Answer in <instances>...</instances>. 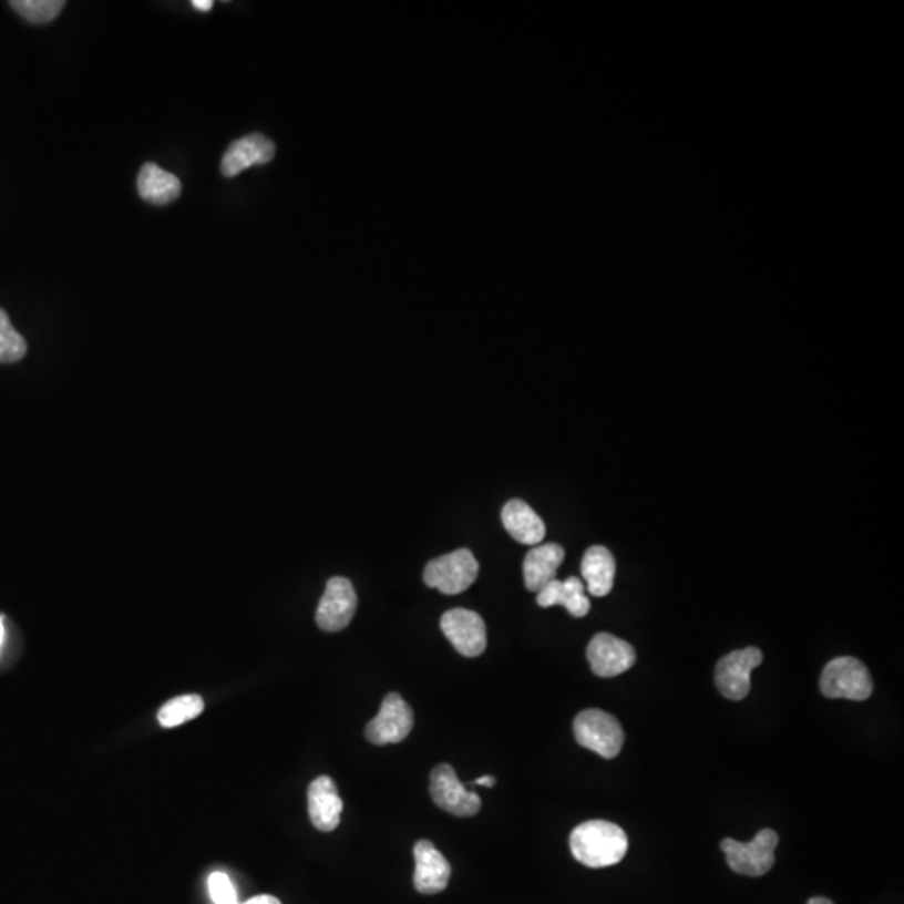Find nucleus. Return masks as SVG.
<instances>
[{
    "label": "nucleus",
    "instance_id": "aec40b11",
    "mask_svg": "<svg viewBox=\"0 0 904 904\" xmlns=\"http://www.w3.org/2000/svg\"><path fill=\"white\" fill-rule=\"evenodd\" d=\"M203 709H205V702L199 696L176 697L160 710V726L165 727V729L182 726L188 720L196 719L203 712Z\"/></svg>",
    "mask_w": 904,
    "mask_h": 904
},
{
    "label": "nucleus",
    "instance_id": "39448f33",
    "mask_svg": "<svg viewBox=\"0 0 904 904\" xmlns=\"http://www.w3.org/2000/svg\"><path fill=\"white\" fill-rule=\"evenodd\" d=\"M480 575V563L468 548L439 556L425 565L424 582L444 595L466 592Z\"/></svg>",
    "mask_w": 904,
    "mask_h": 904
},
{
    "label": "nucleus",
    "instance_id": "6e6552de",
    "mask_svg": "<svg viewBox=\"0 0 904 904\" xmlns=\"http://www.w3.org/2000/svg\"><path fill=\"white\" fill-rule=\"evenodd\" d=\"M764 660L759 648L747 647L742 650L730 651L720 658L716 668V684L719 692L726 699L742 700L750 692V674Z\"/></svg>",
    "mask_w": 904,
    "mask_h": 904
},
{
    "label": "nucleus",
    "instance_id": "b1692460",
    "mask_svg": "<svg viewBox=\"0 0 904 904\" xmlns=\"http://www.w3.org/2000/svg\"><path fill=\"white\" fill-rule=\"evenodd\" d=\"M240 904H281L280 901L277 900L275 896H270V894H260V896L251 897V900L245 901V903Z\"/></svg>",
    "mask_w": 904,
    "mask_h": 904
},
{
    "label": "nucleus",
    "instance_id": "f03ea898",
    "mask_svg": "<svg viewBox=\"0 0 904 904\" xmlns=\"http://www.w3.org/2000/svg\"><path fill=\"white\" fill-rule=\"evenodd\" d=\"M819 687L822 696L828 699L863 702L873 694V678L863 661L853 657H840L825 665Z\"/></svg>",
    "mask_w": 904,
    "mask_h": 904
},
{
    "label": "nucleus",
    "instance_id": "a878e982",
    "mask_svg": "<svg viewBox=\"0 0 904 904\" xmlns=\"http://www.w3.org/2000/svg\"><path fill=\"white\" fill-rule=\"evenodd\" d=\"M473 784L493 788V785L496 784V779H494L493 775H483V778L476 779Z\"/></svg>",
    "mask_w": 904,
    "mask_h": 904
},
{
    "label": "nucleus",
    "instance_id": "20e7f679",
    "mask_svg": "<svg viewBox=\"0 0 904 904\" xmlns=\"http://www.w3.org/2000/svg\"><path fill=\"white\" fill-rule=\"evenodd\" d=\"M779 836L772 829H762L750 843L723 840L720 843L730 870L743 876L759 877L768 874L775 863Z\"/></svg>",
    "mask_w": 904,
    "mask_h": 904
},
{
    "label": "nucleus",
    "instance_id": "7ed1b4c3",
    "mask_svg": "<svg viewBox=\"0 0 904 904\" xmlns=\"http://www.w3.org/2000/svg\"><path fill=\"white\" fill-rule=\"evenodd\" d=\"M576 742L585 749L602 756L603 759H615L625 742L624 729L612 713L599 709L583 710L573 722Z\"/></svg>",
    "mask_w": 904,
    "mask_h": 904
},
{
    "label": "nucleus",
    "instance_id": "4be33fe9",
    "mask_svg": "<svg viewBox=\"0 0 904 904\" xmlns=\"http://www.w3.org/2000/svg\"><path fill=\"white\" fill-rule=\"evenodd\" d=\"M11 6L25 21L48 24L61 14L65 2L62 0H12Z\"/></svg>",
    "mask_w": 904,
    "mask_h": 904
},
{
    "label": "nucleus",
    "instance_id": "f8f14e48",
    "mask_svg": "<svg viewBox=\"0 0 904 904\" xmlns=\"http://www.w3.org/2000/svg\"><path fill=\"white\" fill-rule=\"evenodd\" d=\"M274 141L268 140L264 134H248L242 140L234 141L226 150L222 160V173L226 178H234L251 166L267 165L274 160Z\"/></svg>",
    "mask_w": 904,
    "mask_h": 904
},
{
    "label": "nucleus",
    "instance_id": "ddd939ff",
    "mask_svg": "<svg viewBox=\"0 0 904 904\" xmlns=\"http://www.w3.org/2000/svg\"><path fill=\"white\" fill-rule=\"evenodd\" d=\"M414 886L422 894L444 891L451 877V864L431 841H419L414 848Z\"/></svg>",
    "mask_w": 904,
    "mask_h": 904
},
{
    "label": "nucleus",
    "instance_id": "dca6fc26",
    "mask_svg": "<svg viewBox=\"0 0 904 904\" xmlns=\"http://www.w3.org/2000/svg\"><path fill=\"white\" fill-rule=\"evenodd\" d=\"M563 562L565 549L556 543L533 546L523 563L524 585L530 592L538 593L549 582L556 579V572Z\"/></svg>",
    "mask_w": 904,
    "mask_h": 904
},
{
    "label": "nucleus",
    "instance_id": "4468645a",
    "mask_svg": "<svg viewBox=\"0 0 904 904\" xmlns=\"http://www.w3.org/2000/svg\"><path fill=\"white\" fill-rule=\"evenodd\" d=\"M343 802L336 782L320 775L309 785V815L312 824L323 833L336 831L342 818Z\"/></svg>",
    "mask_w": 904,
    "mask_h": 904
},
{
    "label": "nucleus",
    "instance_id": "9d476101",
    "mask_svg": "<svg viewBox=\"0 0 904 904\" xmlns=\"http://www.w3.org/2000/svg\"><path fill=\"white\" fill-rule=\"evenodd\" d=\"M357 610V595L352 582L336 576L327 582L326 593L317 608V625L323 631H340L349 627Z\"/></svg>",
    "mask_w": 904,
    "mask_h": 904
},
{
    "label": "nucleus",
    "instance_id": "0eeeda50",
    "mask_svg": "<svg viewBox=\"0 0 904 904\" xmlns=\"http://www.w3.org/2000/svg\"><path fill=\"white\" fill-rule=\"evenodd\" d=\"M414 713L399 694L392 692L382 700L381 710L370 720L366 729L367 739L373 746L399 743L411 733Z\"/></svg>",
    "mask_w": 904,
    "mask_h": 904
},
{
    "label": "nucleus",
    "instance_id": "2eb2a0df",
    "mask_svg": "<svg viewBox=\"0 0 904 904\" xmlns=\"http://www.w3.org/2000/svg\"><path fill=\"white\" fill-rule=\"evenodd\" d=\"M501 520L506 532L521 545L535 546L545 540V523L524 501H507L501 511Z\"/></svg>",
    "mask_w": 904,
    "mask_h": 904
},
{
    "label": "nucleus",
    "instance_id": "f3484780",
    "mask_svg": "<svg viewBox=\"0 0 904 904\" xmlns=\"http://www.w3.org/2000/svg\"><path fill=\"white\" fill-rule=\"evenodd\" d=\"M540 607L549 608L562 605L572 617L582 618L588 615L589 599L585 595V585L576 576H569L565 582L553 579L545 588L540 589L536 596Z\"/></svg>",
    "mask_w": 904,
    "mask_h": 904
},
{
    "label": "nucleus",
    "instance_id": "5701e85b",
    "mask_svg": "<svg viewBox=\"0 0 904 904\" xmlns=\"http://www.w3.org/2000/svg\"><path fill=\"white\" fill-rule=\"evenodd\" d=\"M208 891L215 904H240L234 881L222 871H216L208 877Z\"/></svg>",
    "mask_w": 904,
    "mask_h": 904
},
{
    "label": "nucleus",
    "instance_id": "bb28decb",
    "mask_svg": "<svg viewBox=\"0 0 904 904\" xmlns=\"http://www.w3.org/2000/svg\"><path fill=\"white\" fill-rule=\"evenodd\" d=\"M808 904H834V903L833 901L828 900V897L815 896L811 897V900L808 901Z\"/></svg>",
    "mask_w": 904,
    "mask_h": 904
},
{
    "label": "nucleus",
    "instance_id": "6ab92c4d",
    "mask_svg": "<svg viewBox=\"0 0 904 904\" xmlns=\"http://www.w3.org/2000/svg\"><path fill=\"white\" fill-rule=\"evenodd\" d=\"M615 558L610 549L605 546H592L586 549L582 562V575L586 582V588L593 596H607L614 588Z\"/></svg>",
    "mask_w": 904,
    "mask_h": 904
},
{
    "label": "nucleus",
    "instance_id": "1a4fd4ad",
    "mask_svg": "<svg viewBox=\"0 0 904 904\" xmlns=\"http://www.w3.org/2000/svg\"><path fill=\"white\" fill-rule=\"evenodd\" d=\"M442 634L464 657H480L487 645L486 625L476 612L454 608L441 618Z\"/></svg>",
    "mask_w": 904,
    "mask_h": 904
},
{
    "label": "nucleus",
    "instance_id": "423d86ee",
    "mask_svg": "<svg viewBox=\"0 0 904 904\" xmlns=\"http://www.w3.org/2000/svg\"><path fill=\"white\" fill-rule=\"evenodd\" d=\"M431 795L438 808L460 818L476 815L481 809L480 795L470 791L449 764L438 766L432 771Z\"/></svg>",
    "mask_w": 904,
    "mask_h": 904
},
{
    "label": "nucleus",
    "instance_id": "a211bd4d",
    "mask_svg": "<svg viewBox=\"0 0 904 904\" xmlns=\"http://www.w3.org/2000/svg\"><path fill=\"white\" fill-rule=\"evenodd\" d=\"M137 192L144 202L165 206L182 195V182L178 176L165 172L155 163H146L137 175Z\"/></svg>",
    "mask_w": 904,
    "mask_h": 904
},
{
    "label": "nucleus",
    "instance_id": "cd10ccee",
    "mask_svg": "<svg viewBox=\"0 0 904 904\" xmlns=\"http://www.w3.org/2000/svg\"><path fill=\"white\" fill-rule=\"evenodd\" d=\"M4 637H6L4 620L0 618V648H2V644H4Z\"/></svg>",
    "mask_w": 904,
    "mask_h": 904
},
{
    "label": "nucleus",
    "instance_id": "393cba45",
    "mask_svg": "<svg viewBox=\"0 0 904 904\" xmlns=\"http://www.w3.org/2000/svg\"><path fill=\"white\" fill-rule=\"evenodd\" d=\"M193 8L202 12H208L212 11L213 2L212 0H193Z\"/></svg>",
    "mask_w": 904,
    "mask_h": 904
},
{
    "label": "nucleus",
    "instance_id": "412c9836",
    "mask_svg": "<svg viewBox=\"0 0 904 904\" xmlns=\"http://www.w3.org/2000/svg\"><path fill=\"white\" fill-rule=\"evenodd\" d=\"M25 353H28V342L14 329L8 314L0 309V362H19L24 359Z\"/></svg>",
    "mask_w": 904,
    "mask_h": 904
},
{
    "label": "nucleus",
    "instance_id": "9b49d317",
    "mask_svg": "<svg viewBox=\"0 0 904 904\" xmlns=\"http://www.w3.org/2000/svg\"><path fill=\"white\" fill-rule=\"evenodd\" d=\"M586 657L592 665L593 674L602 678L617 677L630 670L637 660L635 648L628 641L610 634H598L592 638Z\"/></svg>",
    "mask_w": 904,
    "mask_h": 904
},
{
    "label": "nucleus",
    "instance_id": "f257e3e1",
    "mask_svg": "<svg viewBox=\"0 0 904 904\" xmlns=\"http://www.w3.org/2000/svg\"><path fill=\"white\" fill-rule=\"evenodd\" d=\"M569 850L576 861L585 866H614L624 860L628 851V838L620 825L608 821H588L573 829Z\"/></svg>",
    "mask_w": 904,
    "mask_h": 904
}]
</instances>
